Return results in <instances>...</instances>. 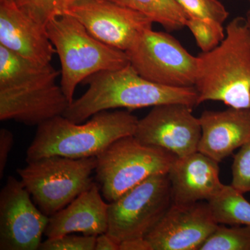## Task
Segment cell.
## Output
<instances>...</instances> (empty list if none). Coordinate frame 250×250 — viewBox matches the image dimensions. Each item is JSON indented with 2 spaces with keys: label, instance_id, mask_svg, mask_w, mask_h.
Here are the masks:
<instances>
[{
  "label": "cell",
  "instance_id": "1",
  "mask_svg": "<svg viewBox=\"0 0 250 250\" xmlns=\"http://www.w3.org/2000/svg\"><path fill=\"white\" fill-rule=\"evenodd\" d=\"M88 88L73 100L63 113L73 123H82L99 113L113 108L137 109L182 104L193 108L198 105L195 86L174 88L143 78L131 65L115 70L95 74L85 81Z\"/></svg>",
  "mask_w": 250,
  "mask_h": 250
},
{
  "label": "cell",
  "instance_id": "2",
  "mask_svg": "<svg viewBox=\"0 0 250 250\" xmlns=\"http://www.w3.org/2000/svg\"><path fill=\"white\" fill-rule=\"evenodd\" d=\"M138 122L137 117L125 111L99 112L85 124L55 117L37 126L26 161L52 156L96 157L117 140L134 136Z\"/></svg>",
  "mask_w": 250,
  "mask_h": 250
},
{
  "label": "cell",
  "instance_id": "3",
  "mask_svg": "<svg viewBox=\"0 0 250 250\" xmlns=\"http://www.w3.org/2000/svg\"><path fill=\"white\" fill-rule=\"evenodd\" d=\"M197 58L198 105L218 101L229 107L250 108V25L246 18H233L220 45Z\"/></svg>",
  "mask_w": 250,
  "mask_h": 250
},
{
  "label": "cell",
  "instance_id": "4",
  "mask_svg": "<svg viewBox=\"0 0 250 250\" xmlns=\"http://www.w3.org/2000/svg\"><path fill=\"white\" fill-rule=\"evenodd\" d=\"M46 30L62 65L61 87L70 104L82 82L99 72L129 65L125 51L99 41L70 15L51 20L46 24Z\"/></svg>",
  "mask_w": 250,
  "mask_h": 250
},
{
  "label": "cell",
  "instance_id": "5",
  "mask_svg": "<svg viewBox=\"0 0 250 250\" xmlns=\"http://www.w3.org/2000/svg\"><path fill=\"white\" fill-rule=\"evenodd\" d=\"M176 159L166 149L126 136L96 156V182L103 198L110 203L146 179L168 173Z\"/></svg>",
  "mask_w": 250,
  "mask_h": 250
},
{
  "label": "cell",
  "instance_id": "6",
  "mask_svg": "<svg viewBox=\"0 0 250 250\" xmlns=\"http://www.w3.org/2000/svg\"><path fill=\"white\" fill-rule=\"evenodd\" d=\"M96 164V157L52 156L27 162L17 172L33 201L50 217L93 186Z\"/></svg>",
  "mask_w": 250,
  "mask_h": 250
},
{
  "label": "cell",
  "instance_id": "7",
  "mask_svg": "<svg viewBox=\"0 0 250 250\" xmlns=\"http://www.w3.org/2000/svg\"><path fill=\"white\" fill-rule=\"evenodd\" d=\"M172 205L168 174L152 176L108 203L106 233L119 243L146 238Z\"/></svg>",
  "mask_w": 250,
  "mask_h": 250
},
{
  "label": "cell",
  "instance_id": "8",
  "mask_svg": "<svg viewBox=\"0 0 250 250\" xmlns=\"http://www.w3.org/2000/svg\"><path fill=\"white\" fill-rule=\"evenodd\" d=\"M126 52L131 66L146 80L174 88L195 86L198 58L167 33L149 29Z\"/></svg>",
  "mask_w": 250,
  "mask_h": 250
},
{
  "label": "cell",
  "instance_id": "9",
  "mask_svg": "<svg viewBox=\"0 0 250 250\" xmlns=\"http://www.w3.org/2000/svg\"><path fill=\"white\" fill-rule=\"evenodd\" d=\"M64 14L76 18L99 41L125 52L154 23L145 15L109 0H78Z\"/></svg>",
  "mask_w": 250,
  "mask_h": 250
},
{
  "label": "cell",
  "instance_id": "10",
  "mask_svg": "<svg viewBox=\"0 0 250 250\" xmlns=\"http://www.w3.org/2000/svg\"><path fill=\"white\" fill-rule=\"evenodd\" d=\"M31 199L22 181L8 177L0 192V250H39L49 217Z\"/></svg>",
  "mask_w": 250,
  "mask_h": 250
},
{
  "label": "cell",
  "instance_id": "11",
  "mask_svg": "<svg viewBox=\"0 0 250 250\" xmlns=\"http://www.w3.org/2000/svg\"><path fill=\"white\" fill-rule=\"evenodd\" d=\"M202 136L199 118L192 108L182 104L154 106L139 120L134 136L140 142L162 148L177 157L198 151Z\"/></svg>",
  "mask_w": 250,
  "mask_h": 250
},
{
  "label": "cell",
  "instance_id": "12",
  "mask_svg": "<svg viewBox=\"0 0 250 250\" xmlns=\"http://www.w3.org/2000/svg\"><path fill=\"white\" fill-rule=\"evenodd\" d=\"M218 225L208 202L172 205L146 238L153 250H199Z\"/></svg>",
  "mask_w": 250,
  "mask_h": 250
},
{
  "label": "cell",
  "instance_id": "13",
  "mask_svg": "<svg viewBox=\"0 0 250 250\" xmlns=\"http://www.w3.org/2000/svg\"><path fill=\"white\" fill-rule=\"evenodd\" d=\"M70 102L55 82L0 89V121L37 126L62 116Z\"/></svg>",
  "mask_w": 250,
  "mask_h": 250
},
{
  "label": "cell",
  "instance_id": "14",
  "mask_svg": "<svg viewBox=\"0 0 250 250\" xmlns=\"http://www.w3.org/2000/svg\"><path fill=\"white\" fill-rule=\"evenodd\" d=\"M0 46L41 63H50L56 54L46 26L24 12L16 0H0Z\"/></svg>",
  "mask_w": 250,
  "mask_h": 250
},
{
  "label": "cell",
  "instance_id": "15",
  "mask_svg": "<svg viewBox=\"0 0 250 250\" xmlns=\"http://www.w3.org/2000/svg\"><path fill=\"white\" fill-rule=\"evenodd\" d=\"M220 163L198 152L177 157L168 171L172 205L188 206L208 202L224 187Z\"/></svg>",
  "mask_w": 250,
  "mask_h": 250
},
{
  "label": "cell",
  "instance_id": "16",
  "mask_svg": "<svg viewBox=\"0 0 250 250\" xmlns=\"http://www.w3.org/2000/svg\"><path fill=\"white\" fill-rule=\"evenodd\" d=\"M202 136L198 152L220 163L250 138V108L205 111L199 118Z\"/></svg>",
  "mask_w": 250,
  "mask_h": 250
},
{
  "label": "cell",
  "instance_id": "17",
  "mask_svg": "<svg viewBox=\"0 0 250 250\" xmlns=\"http://www.w3.org/2000/svg\"><path fill=\"white\" fill-rule=\"evenodd\" d=\"M97 182L82 192L71 203L49 217L45 235L52 238L82 233L98 236L108 229V202L103 200Z\"/></svg>",
  "mask_w": 250,
  "mask_h": 250
},
{
  "label": "cell",
  "instance_id": "18",
  "mask_svg": "<svg viewBox=\"0 0 250 250\" xmlns=\"http://www.w3.org/2000/svg\"><path fill=\"white\" fill-rule=\"evenodd\" d=\"M59 75L50 63L34 62L0 46V89L55 82Z\"/></svg>",
  "mask_w": 250,
  "mask_h": 250
},
{
  "label": "cell",
  "instance_id": "19",
  "mask_svg": "<svg viewBox=\"0 0 250 250\" xmlns=\"http://www.w3.org/2000/svg\"><path fill=\"white\" fill-rule=\"evenodd\" d=\"M141 13L161 24L167 31L181 30L186 27L188 17L176 0H109Z\"/></svg>",
  "mask_w": 250,
  "mask_h": 250
},
{
  "label": "cell",
  "instance_id": "20",
  "mask_svg": "<svg viewBox=\"0 0 250 250\" xmlns=\"http://www.w3.org/2000/svg\"><path fill=\"white\" fill-rule=\"evenodd\" d=\"M232 186L225 185L208 200L210 210L218 224L250 226V202Z\"/></svg>",
  "mask_w": 250,
  "mask_h": 250
},
{
  "label": "cell",
  "instance_id": "21",
  "mask_svg": "<svg viewBox=\"0 0 250 250\" xmlns=\"http://www.w3.org/2000/svg\"><path fill=\"white\" fill-rule=\"evenodd\" d=\"M199 250H250V226L218 224Z\"/></svg>",
  "mask_w": 250,
  "mask_h": 250
},
{
  "label": "cell",
  "instance_id": "22",
  "mask_svg": "<svg viewBox=\"0 0 250 250\" xmlns=\"http://www.w3.org/2000/svg\"><path fill=\"white\" fill-rule=\"evenodd\" d=\"M18 6L33 19L46 26L51 20L65 14L78 0H16Z\"/></svg>",
  "mask_w": 250,
  "mask_h": 250
},
{
  "label": "cell",
  "instance_id": "23",
  "mask_svg": "<svg viewBox=\"0 0 250 250\" xmlns=\"http://www.w3.org/2000/svg\"><path fill=\"white\" fill-rule=\"evenodd\" d=\"M186 27L191 31L202 52H208L218 47L225 39L223 24L215 21L188 18Z\"/></svg>",
  "mask_w": 250,
  "mask_h": 250
},
{
  "label": "cell",
  "instance_id": "24",
  "mask_svg": "<svg viewBox=\"0 0 250 250\" xmlns=\"http://www.w3.org/2000/svg\"><path fill=\"white\" fill-rule=\"evenodd\" d=\"M188 17L221 23L228 19L229 12L218 0H176Z\"/></svg>",
  "mask_w": 250,
  "mask_h": 250
},
{
  "label": "cell",
  "instance_id": "25",
  "mask_svg": "<svg viewBox=\"0 0 250 250\" xmlns=\"http://www.w3.org/2000/svg\"><path fill=\"white\" fill-rule=\"evenodd\" d=\"M231 184L242 193L250 192V138L233 155Z\"/></svg>",
  "mask_w": 250,
  "mask_h": 250
},
{
  "label": "cell",
  "instance_id": "26",
  "mask_svg": "<svg viewBox=\"0 0 250 250\" xmlns=\"http://www.w3.org/2000/svg\"><path fill=\"white\" fill-rule=\"evenodd\" d=\"M96 236L72 233L47 238L39 246L41 250H95Z\"/></svg>",
  "mask_w": 250,
  "mask_h": 250
},
{
  "label": "cell",
  "instance_id": "27",
  "mask_svg": "<svg viewBox=\"0 0 250 250\" xmlns=\"http://www.w3.org/2000/svg\"><path fill=\"white\" fill-rule=\"evenodd\" d=\"M14 143V136L9 129L0 130V178L4 177L8 159Z\"/></svg>",
  "mask_w": 250,
  "mask_h": 250
},
{
  "label": "cell",
  "instance_id": "28",
  "mask_svg": "<svg viewBox=\"0 0 250 250\" xmlns=\"http://www.w3.org/2000/svg\"><path fill=\"white\" fill-rule=\"evenodd\" d=\"M95 250H120V243L107 233L96 236Z\"/></svg>",
  "mask_w": 250,
  "mask_h": 250
},
{
  "label": "cell",
  "instance_id": "29",
  "mask_svg": "<svg viewBox=\"0 0 250 250\" xmlns=\"http://www.w3.org/2000/svg\"><path fill=\"white\" fill-rule=\"evenodd\" d=\"M120 250H153L146 238H136L120 243Z\"/></svg>",
  "mask_w": 250,
  "mask_h": 250
},
{
  "label": "cell",
  "instance_id": "30",
  "mask_svg": "<svg viewBox=\"0 0 250 250\" xmlns=\"http://www.w3.org/2000/svg\"><path fill=\"white\" fill-rule=\"evenodd\" d=\"M246 18L247 21H248V22L249 23V24L250 25V6L249 9H248V11H247Z\"/></svg>",
  "mask_w": 250,
  "mask_h": 250
},
{
  "label": "cell",
  "instance_id": "31",
  "mask_svg": "<svg viewBox=\"0 0 250 250\" xmlns=\"http://www.w3.org/2000/svg\"><path fill=\"white\" fill-rule=\"evenodd\" d=\"M249 1H250V0H249Z\"/></svg>",
  "mask_w": 250,
  "mask_h": 250
}]
</instances>
